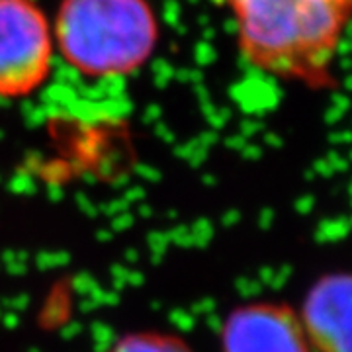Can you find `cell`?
Here are the masks:
<instances>
[{"mask_svg": "<svg viewBox=\"0 0 352 352\" xmlns=\"http://www.w3.org/2000/svg\"><path fill=\"white\" fill-rule=\"evenodd\" d=\"M226 352H309L303 327L280 307L241 309L226 329Z\"/></svg>", "mask_w": 352, "mask_h": 352, "instance_id": "4", "label": "cell"}, {"mask_svg": "<svg viewBox=\"0 0 352 352\" xmlns=\"http://www.w3.org/2000/svg\"><path fill=\"white\" fill-rule=\"evenodd\" d=\"M55 34L65 59L90 76L135 71L159 36L145 0H63Z\"/></svg>", "mask_w": 352, "mask_h": 352, "instance_id": "2", "label": "cell"}, {"mask_svg": "<svg viewBox=\"0 0 352 352\" xmlns=\"http://www.w3.org/2000/svg\"><path fill=\"white\" fill-rule=\"evenodd\" d=\"M349 280L325 278L309 294L303 314V333L307 342L321 352H349Z\"/></svg>", "mask_w": 352, "mask_h": 352, "instance_id": "5", "label": "cell"}, {"mask_svg": "<svg viewBox=\"0 0 352 352\" xmlns=\"http://www.w3.org/2000/svg\"><path fill=\"white\" fill-rule=\"evenodd\" d=\"M51 34L32 0H0V96H24L45 80Z\"/></svg>", "mask_w": 352, "mask_h": 352, "instance_id": "3", "label": "cell"}, {"mask_svg": "<svg viewBox=\"0 0 352 352\" xmlns=\"http://www.w3.org/2000/svg\"><path fill=\"white\" fill-rule=\"evenodd\" d=\"M112 352H188L173 337L143 335L124 339Z\"/></svg>", "mask_w": 352, "mask_h": 352, "instance_id": "6", "label": "cell"}, {"mask_svg": "<svg viewBox=\"0 0 352 352\" xmlns=\"http://www.w3.org/2000/svg\"><path fill=\"white\" fill-rule=\"evenodd\" d=\"M247 61L266 73L315 78L327 71L351 0H227Z\"/></svg>", "mask_w": 352, "mask_h": 352, "instance_id": "1", "label": "cell"}]
</instances>
